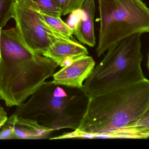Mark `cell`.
<instances>
[{
	"instance_id": "ba28073f",
	"label": "cell",
	"mask_w": 149,
	"mask_h": 149,
	"mask_svg": "<svg viewBox=\"0 0 149 149\" xmlns=\"http://www.w3.org/2000/svg\"><path fill=\"white\" fill-rule=\"evenodd\" d=\"M77 10L78 19H76L71 26L73 35L81 43L89 47H94L96 43L94 24L95 12V0H86L81 8Z\"/></svg>"
},
{
	"instance_id": "7a4b0ae2",
	"label": "cell",
	"mask_w": 149,
	"mask_h": 149,
	"mask_svg": "<svg viewBox=\"0 0 149 149\" xmlns=\"http://www.w3.org/2000/svg\"><path fill=\"white\" fill-rule=\"evenodd\" d=\"M149 104V80L146 78L90 97L78 130L89 134H111L137 120Z\"/></svg>"
},
{
	"instance_id": "d6986e66",
	"label": "cell",
	"mask_w": 149,
	"mask_h": 149,
	"mask_svg": "<svg viewBox=\"0 0 149 149\" xmlns=\"http://www.w3.org/2000/svg\"><path fill=\"white\" fill-rule=\"evenodd\" d=\"M22 0H15V2H18L21 1Z\"/></svg>"
},
{
	"instance_id": "4fadbf2b",
	"label": "cell",
	"mask_w": 149,
	"mask_h": 149,
	"mask_svg": "<svg viewBox=\"0 0 149 149\" xmlns=\"http://www.w3.org/2000/svg\"><path fill=\"white\" fill-rule=\"evenodd\" d=\"M15 0H0V31L8 21L15 17Z\"/></svg>"
},
{
	"instance_id": "3957f363",
	"label": "cell",
	"mask_w": 149,
	"mask_h": 149,
	"mask_svg": "<svg viewBox=\"0 0 149 149\" xmlns=\"http://www.w3.org/2000/svg\"><path fill=\"white\" fill-rule=\"evenodd\" d=\"M90 96L83 87L74 88L45 81L27 102L17 106V117L36 120L53 132L63 129H78Z\"/></svg>"
},
{
	"instance_id": "8fae6325",
	"label": "cell",
	"mask_w": 149,
	"mask_h": 149,
	"mask_svg": "<svg viewBox=\"0 0 149 149\" xmlns=\"http://www.w3.org/2000/svg\"><path fill=\"white\" fill-rule=\"evenodd\" d=\"M127 139L149 138V104L144 113L136 121L122 129Z\"/></svg>"
},
{
	"instance_id": "e0dca14e",
	"label": "cell",
	"mask_w": 149,
	"mask_h": 149,
	"mask_svg": "<svg viewBox=\"0 0 149 149\" xmlns=\"http://www.w3.org/2000/svg\"><path fill=\"white\" fill-rule=\"evenodd\" d=\"M8 120L7 113L0 105V128Z\"/></svg>"
},
{
	"instance_id": "5b68a950",
	"label": "cell",
	"mask_w": 149,
	"mask_h": 149,
	"mask_svg": "<svg viewBox=\"0 0 149 149\" xmlns=\"http://www.w3.org/2000/svg\"><path fill=\"white\" fill-rule=\"evenodd\" d=\"M97 1L100 20L98 57L129 36L149 33V8L142 0Z\"/></svg>"
},
{
	"instance_id": "52a82bcc",
	"label": "cell",
	"mask_w": 149,
	"mask_h": 149,
	"mask_svg": "<svg viewBox=\"0 0 149 149\" xmlns=\"http://www.w3.org/2000/svg\"><path fill=\"white\" fill-rule=\"evenodd\" d=\"M95 62L91 56L80 57L71 64L62 67L53 75L54 84L74 88H82L83 83L93 71Z\"/></svg>"
},
{
	"instance_id": "30bf717a",
	"label": "cell",
	"mask_w": 149,
	"mask_h": 149,
	"mask_svg": "<svg viewBox=\"0 0 149 149\" xmlns=\"http://www.w3.org/2000/svg\"><path fill=\"white\" fill-rule=\"evenodd\" d=\"M88 54L87 49L85 46L71 39L56 42L42 55L52 59L60 66L66 59H77Z\"/></svg>"
},
{
	"instance_id": "ac0fdd59",
	"label": "cell",
	"mask_w": 149,
	"mask_h": 149,
	"mask_svg": "<svg viewBox=\"0 0 149 149\" xmlns=\"http://www.w3.org/2000/svg\"><path fill=\"white\" fill-rule=\"evenodd\" d=\"M147 66H148V69L149 71V52L148 55V63H147Z\"/></svg>"
},
{
	"instance_id": "2e32d148",
	"label": "cell",
	"mask_w": 149,
	"mask_h": 149,
	"mask_svg": "<svg viewBox=\"0 0 149 149\" xmlns=\"http://www.w3.org/2000/svg\"><path fill=\"white\" fill-rule=\"evenodd\" d=\"M6 139H17L14 127L8 120L0 128V140Z\"/></svg>"
},
{
	"instance_id": "7c38bea8",
	"label": "cell",
	"mask_w": 149,
	"mask_h": 149,
	"mask_svg": "<svg viewBox=\"0 0 149 149\" xmlns=\"http://www.w3.org/2000/svg\"><path fill=\"white\" fill-rule=\"evenodd\" d=\"M41 13L45 22L56 31L70 38L73 35V29L65 22L61 17L49 15L41 12Z\"/></svg>"
},
{
	"instance_id": "8992f818",
	"label": "cell",
	"mask_w": 149,
	"mask_h": 149,
	"mask_svg": "<svg viewBox=\"0 0 149 149\" xmlns=\"http://www.w3.org/2000/svg\"><path fill=\"white\" fill-rule=\"evenodd\" d=\"M14 19L23 41L34 53L42 55L56 42L71 40L45 22L33 0L15 2Z\"/></svg>"
},
{
	"instance_id": "6da1fadb",
	"label": "cell",
	"mask_w": 149,
	"mask_h": 149,
	"mask_svg": "<svg viewBox=\"0 0 149 149\" xmlns=\"http://www.w3.org/2000/svg\"><path fill=\"white\" fill-rule=\"evenodd\" d=\"M58 66L30 50L16 27L0 31V99L7 106L24 103Z\"/></svg>"
},
{
	"instance_id": "9a60e30c",
	"label": "cell",
	"mask_w": 149,
	"mask_h": 149,
	"mask_svg": "<svg viewBox=\"0 0 149 149\" xmlns=\"http://www.w3.org/2000/svg\"><path fill=\"white\" fill-rule=\"evenodd\" d=\"M60 8L62 15L71 14L81 8L86 0H54Z\"/></svg>"
},
{
	"instance_id": "277c9868",
	"label": "cell",
	"mask_w": 149,
	"mask_h": 149,
	"mask_svg": "<svg viewBox=\"0 0 149 149\" xmlns=\"http://www.w3.org/2000/svg\"><path fill=\"white\" fill-rule=\"evenodd\" d=\"M142 34L129 36L107 51L85 81L83 88L90 97L97 96L141 81Z\"/></svg>"
},
{
	"instance_id": "5bb4252c",
	"label": "cell",
	"mask_w": 149,
	"mask_h": 149,
	"mask_svg": "<svg viewBox=\"0 0 149 149\" xmlns=\"http://www.w3.org/2000/svg\"><path fill=\"white\" fill-rule=\"evenodd\" d=\"M44 14L56 17L62 15L61 9L54 0H33Z\"/></svg>"
},
{
	"instance_id": "9c48e42d",
	"label": "cell",
	"mask_w": 149,
	"mask_h": 149,
	"mask_svg": "<svg viewBox=\"0 0 149 149\" xmlns=\"http://www.w3.org/2000/svg\"><path fill=\"white\" fill-rule=\"evenodd\" d=\"M8 120L13 125L17 139H45L53 132L36 120L18 117L14 113Z\"/></svg>"
}]
</instances>
